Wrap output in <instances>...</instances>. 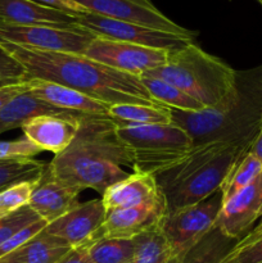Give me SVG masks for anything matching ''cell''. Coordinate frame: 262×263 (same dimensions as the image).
I'll use <instances>...</instances> for the list:
<instances>
[{"label": "cell", "instance_id": "cell-1", "mask_svg": "<svg viewBox=\"0 0 262 263\" xmlns=\"http://www.w3.org/2000/svg\"><path fill=\"white\" fill-rule=\"evenodd\" d=\"M20 61L30 79L64 85L107 104L159 105L149 95L140 77L104 66L84 54L41 51L0 41Z\"/></svg>", "mask_w": 262, "mask_h": 263}, {"label": "cell", "instance_id": "cell-2", "mask_svg": "<svg viewBox=\"0 0 262 263\" xmlns=\"http://www.w3.org/2000/svg\"><path fill=\"white\" fill-rule=\"evenodd\" d=\"M133 153L117 134L109 117L80 116V128L68 148L54 156L46 172L57 181L74 189H92L104 194L108 187L130 174Z\"/></svg>", "mask_w": 262, "mask_h": 263}, {"label": "cell", "instance_id": "cell-3", "mask_svg": "<svg viewBox=\"0 0 262 263\" xmlns=\"http://www.w3.org/2000/svg\"><path fill=\"white\" fill-rule=\"evenodd\" d=\"M171 116L193 145L217 141L249 148L262 127V64L236 71L234 86L213 107L198 112L171 109Z\"/></svg>", "mask_w": 262, "mask_h": 263}, {"label": "cell", "instance_id": "cell-4", "mask_svg": "<svg viewBox=\"0 0 262 263\" xmlns=\"http://www.w3.org/2000/svg\"><path fill=\"white\" fill-rule=\"evenodd\" d=\"M248 151L217 141L193 145L182 161L156 176L167 213L198 204L220 192L230 170Z\"/></svg>", "mask_w": 262, "mask_h": 263}, {"label": "cell", "instance_id": "cell-5", "mask_svg": "<svg viewBox=\"0 0 262 263\" xmlns=\"http://www.w3.org/2000/svg\"><path fill=\"white\" fill-rule=\"evenodd\" d=\"M143 76L163 80L208 108L217 104L230 91L235 84L236 71L222 59L190 43L179 50L170 51L163 66Z\"/></svg>", "mask_w": 262, "mask_h": 263}, {"label": "cell", "instance_id": "cell-6", "mask_svg": "<svg viewBox=\"0 0 262 263\" xmlns=\"http://www.w3.org/2000/svg\"><path fill=\"white\" fill-rule=\"evenodd\" d=\"M117 134L133 153L134 172L153 176L176 166L193 148L186 131L175 123L117 127Z\"/></svg>", "mask_w": 262, "mask_h": 263}, {"label": "cell", "instance_id": "cell-7", "mask_svg": "<svg viewBox=\"0 0 262 263\" xmlns=\"http://www.w3.org/2000/svg\"><path fill=\"white\" fill-rule=\"evenodd\" d=\"M222 205L220 192L198 204L166 213L161 229L176 258L185 259L215 230Z\"/></svg>", "mask_w": 262, "mask_h": 263}, {"label": "cell", "instance_id": "cell-8", "mask_svg": "<svg viewBox=\"0 0 262 263\" xmlns=\"http://www.w3.org/2000/svg\"><path fill=\"white\" fill-rule=\"evenodd\" d=\"M97 36L76 23L72 27L0 23V41L41 51L85 54Z\"/></svg>", "mask_w": 262, "mask_h": 263}, {"label": "cell", "instance_id": "cell-9", "mask_svg": "<svg viewBox=\"0 0 262 263\" xmlns=\"http://www.w3.org/2000/svg\"><path fill=\"white\" fill-rule=\"evenodd\" d=\"M76 23L94 33L97 37H105L110 40L148 46V48L161 49L169 53L179 50L190 43H195V37L190 36L177 35V33L151 28L136 23L113 20L90 12L77 14Z\"/></svg>", "mask_w": 262, "mask_h": 263}, {"label": "cell", "instance_id": "cell-10", "mask_svg": "<svg viewBox=\"0 0 262 263\" xmlns=\"http://www.w3.org/2000/svg\"><path fill=\"white\" fill-rule=\"evenodd\" d=\"M84 55L117 71L141 77L167 62L169 51L125 41L95 37Z\"/></svg>", "mask_w": 262, "mask_h": 263}, {"label": "cell", "instance_id": "cell-11", "mask_svg": "<svg viewBox=\"0 0 262 263\" xmlns=\"http://www.w3.org/2000/svg\"><path fill=\"white\" fill-rule=\"evenodd\" d=\"M90 13L136 23L182 36L197 37V32L177 25L164 15L152 0H72Z\"/></svg>", "mask_w": 262, "mask_h": 263}, {"label": "cell", "instance_id": "cell-12", "mask_svg": "<svg viewBox=\"0 0 262 263\" xmlns=\"http://www.w3.org/2000/svg\"><path fill=\"white\" fill-rule=\"evenodd\" d=\"M259 217H262V174L222 203L215 229L228 240L240 239Z\"/></svg>", "mask_w": 262, "mask_h": 263}, {"label": "cell", "instance_id": "cell-13", "mask_svg": "<svg viewBox=\"0 0 262 263\" xmlns=\"http://www.w3.org/2000/svg\"><path fill=\"white\" fill-rule=\"evenodd\" d=\"M105 215L102 199H92L77 204L58 220L48 223L44 230L73 248L97 241L98 233L105 221Z\"/></svg>", "mask_w": 262, "mask_h": 263}, {"label": "cell", "instance_id": "cell-14", "mask_svg": "<svg viewBox=\"0 0 262 263\" xmlns=\"http://www.w3.org/2000/svg\"><path fill=\"white\" fill-rule=\"evenodd\" d=\"M105 221L98 233L102 238L134 239L149 229L158 226L167 213L166 200L140 207L122 208L105 212Z\"/></svg>", "mask_w": 262, "mask_h": 263}, {"label": "cell", "instance_id": "cell-15", "mask_svg": "<svg viewBox=\"0 0 262 263\" xmlns=\"http://www.w3.org/2000/svg\"><path fill=\"white\" fill-rule=\"evenodd\" d=\"M81 115H45L32 118L22 126L23 135L43 152L62 153L76 138Z\"/></svg>", "mask_w": 262, "mask_h": 263}, {"label": "cell", "instance_id": "cell-16", "mask_svg": "<svg viewBox=\"0 0 262 263\" xmlns=\"http://www.w3.org/2000/svg\"><path fill=\"white\" fill-rule=\"evenodd\" d=\"M27 85L28 91L32 92L36 98L64 112L72 115L108 117L109 104L92 99L71 87L40 79H30Z\"/></svg>", "mask_w": 262, "mask_h": 263}, {"label": "cell", "instance_id": "cell-17", "mask_svg": "<svg viewBox=\"0 0 262 263\" xmlns=\"http://www.w3.org/2000/svg\"><path fill=\"white\" fill-rule=\"evenodd\" d=\"M164 199L156 176L134 172L105 190L102 202L105 212L122 208L154 204Z\"/></svg>", "mask_w": 262, "mask_h": 263}, {"label": "cell", "instance_id": "cell-18", "mask_svg": "<svg viewBox=\"0 0 262 263\" xmlns=\"http://www.w3.org/2000/svg\"><path fill=\"white\" fill-rule=\"evenodd\" d=\"M80 190L57 181L44 172L28 202V207L48 223L73 210L79 202Z\"/></svg>", "mask_w": 262, "mask_h": 263}, {"label": "cell", "instance_id": "cell-19", "mask_svg": "<svg viewBox=\"0 0 262 263\" xmlns=\"http://www.w3.org/2000/svg\"><path fill=\"white\" fill-rule=\"evenodd\" d=\"M77 14L38 4L30 0H0V23L18 26L72 27Z\"/></svg>", "mask_w": 262, "mask_h": 263}, {"label": "cell", "instance_id": "cell-20", "mask_svg": "<svg viewBox=\"0 0 262 263\" xmlns=\"http://www.w3.org/2000/svg\"><path fill=\"white\" fill-rule=\"evenodd\" d=\"M45 115L64 116L69 113L46 104L45 102L36 98L32 92L26 90L25 92L10 100L0 110V135L14 128H21L32 118Z\"/></svg>", "mask_w": 262, "mask_h": 263}, {"label": "cell", "instance_id": "cell-21", "mask_svg": "<svg viewBox=\"0 0 262 263\" xmlns=\"http://www.w3.org/2000/svg\"><path fill=\"white\" fill-rule=\"evenodd\" d=\"M69 249L62 239L43 230L2 259L9 263H57Z\"/></svg>", "mask_w": 262, "mask_h": 263}, {"label": "cell", "instance_id": "cell-22", "mask_svg": "<svg viewBox=\"0 0 262 263\" xmlns=\"http://www.w3.org/2000/svg\"><path fill=\"white\" fill-rule=\"evenodd\" d=\"M108 117L117 127L172 123L171 109L163 105L113 104L109 107Z\"/></svg>", "mask_w": 262, "mask_h": 263}, {"label": "cell", "instance_id": "cell-23", "mask_svg": "<svg viewBox=\"0 0 262 263\" xmlns=\"http://www.w3.org/2000/svg\"><path fill=\"white\" fill-rule=\"evenodd\" d=\"M134 240V257L131 263H186V259L176 258L171 246L158 226L144 231Z\"/></svg>", "mask_w": 262, "mask_h": 263}, {"label": "cell", "instance_id": "cell-24", "mask_svg": "<svg viewBox=\"0 0 262 263\" xmlns=\"http://www.w3.org/2000/svg\"><path fill=\"white\" fill-rule=\"evenodd\" d=\"M140 80L149 95L159 105L184 112H198L204 108L194 98L163 80L151 76H141Z\"/></svg>", "mask_w": 262, "mask_h": 263}, {"label": "cell", "instance_id": "cell-25", "mask_svg": "<svg viewBox=\"0 0 262 263\" xmlns=\"http://www.w3.org/2000/svg\"><path fill=\"white\" fill-rule=\"evenodd\" d=\"M262 174V163L252 153L247 152L233 166L228 176L221 184L220 194L222 203L234 194L248 186Z\"/></svg>", "mask_w": 262, "mask_h": 263}, {"label": "cell", "instance_id": "cell-26", "mask_svg": "<svg viewBox=\"0 0 262 263\" xmlns=\"http://www.w3.org/2000/svg\"><path fill=\"white\" fill-rule=\"evenodd\" d=\"M48 163L33 158L0 161V192L23 181L40 180Z\"/></svg>", "mask_w": 262, "mask_h": 263}, {"label": "cell", "instance_id": "cell-27", "mask_svg": "<svg viewBox=\"0 0 262 263\" xmlns=\"http://www.w3.org/2000/svg\"><path fill=\"white\" fill-rule=\"evenodd\" d=\"M133 239L102 238L89 246L92 263H131L134 257Z\"/></svg>", "mask_w": 262, "mask_h": 263}, {"label": "cell", "instance_id": "cell-28", "mask_svg": "<svg viewBox=\"0 0 262 263\" xmlns=\"http://www.w3.org/2000/svg\"><path fill=\"white\" fill-rule=\"evenodd\" d=\"M215 263H262V236L244 235Z\"/></svg>", "mask_w": 262, "mask_h": 263}, {"label": "cell", "instance_id": "cell-29", "mask_svg": "<svg viewBox=\"0 0 262 263\" xmlns=\"http://www.w3.org/2000/svg\"><path fill=\"white\" fill-rule=\"evenodd\" d=\"M40 180L23 181L0 192V218L28 205L30 198Z\"/></svg>", "mask_w": 262, "mask_h": 263}, {"label": "cell", "instance_id": "cell-30", "mask_svg": "<svg viewBox=\"0 0 262 263\" xmlns=\"http://www.w3.org/2000/svg\"><path fill=\"white\" fill-rule=\"evenodd\" d=\"M39 220L41 218L28 205L2 217L0 218V246H3L18 231L32 225Z\"/></svg>", "mask_w": 262, "mask_h": 263}, {"label": "cell", "instance_id": "cell-31", "mask_svg": "<svg viewBox=\"0 0 262 263\" xmlns=\"http://www.w3.org/2000/svg\"><path fill=\"white\" fill-rule=\"evenodd\" d=\"M28 80L30 76L23 64L0 44V87L23 84Z\"/></svg>", "mask_w": 262, "mask_h": 263}, {"label": "cell", "instance_id": "cell-32", "mask_svg": "<svg viewBox=\"0 0 262 263\" xmlns=\"http://www.w3.org/2000/svg\"><path fill=\"white\" fill-rule=\"evenodd\" d=\"M41 149L25 135L14 140L0 141V161L3 159L33 158L41 153Z\"/></svg>", "mask_w": 262, "mask_h": 263}, {"label": "cell", "instance_id": "cell-33", "mask_svg": "<svg viewBox=\"0 0 262 263\" xmlns=\"http://www.w3.org/2000/svg\"><path fill=\"white\" fill-rule=\"evenodd\" d=\"M46 225H48L46 221L39 220L36 221V222H33L32 225L27 226V228L18 231L17 234H14V235L10 239H8L3 246H0V259L4 258L8 254L13 253L14 251H17L20 247H22L23 244L27 243L30 239H32L33 236H36L39 233H41V231L46 228Z\"/></svg>", "mask_w": 262, "mask_h": 263}, {"label": "cell", "instance_id": "cell-34", "mask_svg": "<svg viewBox=\"0 0 262 263\" xmlns=\"http://www.w3.org/2000/svg\"><path fill=\"white\" fill-rule=\"evenodd\" d=\"M30 2L38 3V4L46 5V7L55 8V9L63 10V12L72 13V14H81V13H89V10L85 9L77 3L72 0H30Z\"/></svg>", "mask_w": 262, "mask_h": 263}, {"label": "cell", "instance_id": "cell-35", "mask_svg": "<svg viewBox=\"0 0 262 263\" xmlns=\"http://www.w3.org/2000/svg\"><path fill=\"white\" fill-rule=\"evenodd\" d=\"M90 244L73 247V248L69 249V251L67 252V253L57 263H92L89 256Z\"/></svg>", "mask_w": 262, "mask_h": 263}, {"label": "cell", "instance_id": "cell-36", "mask_svg": "<svg viewBox=\"0 0 262 263\" xmlns=\"http://www.w3.org/2000/svg\"><path fill=\"white\" fill-rule=\"evenodd\" d=\"M26 90H28L27 82L18 85H12V86L0 87V110L8 104L12 99H14L17 95L22 94Z\"/></svg>", "mask_w": 262, "mask_h": 263}, {"label": "cell", "instance_id": "cell-37", "mask_svg": "<svg viewBox=\"0 0 262 263\" xmlns=\"http://www.w3.org/2000/svg\"><path fill=\"white\" fill-rule=\"evenodd\" d=\"M249 153L253 154L257 159L262 163V127L259 130V133L257 134V136L254 138L253 143L249 146Z\"/></svg>", "mask_w": 262, "mask_h": 263}, {"label": "cell", "instance_id": "cell-38", "mask_svg": "<svg viewBox=\"0 0 262 263\" xmlns=\"http://www.w3.org/2000/svg\"><path fill=\"white\" fill-rule=\"evenodd\" d=\"M248 236H253V238H256V236H262V228H254L253 230L249 231L248 234H247Z\"/></svg>", "mask_w": 262, "mask_h": 263}, {"label": "cell", "instance_id": "cell-39", "mask_svg": "<svg viewBox=\"0 0 262 263\" xmlns=\"http://www.w3.org/2000/svg\"><path fill=\"white\" fill-rule=\"evenodd\" d=\"M257 228H262V220H261V222H259V225L257 226Z\"/></svg>", "mask_w": 262, "mask_h": 263}, {"label": "cell", "instance_id": "cell-40", "mask_svg": "<svg viewBox=\"0 0 262 263\" xmlns=\"http://www.w3.org/2000/svg\"><path fill=\"white\" fill-rule=\"evenodd\" d=\"M0 263H9V262H5V261H3V259H0Z\"/></svg>", "mask_w": 262, "mask_h": 263}, {"label": "cell", "instance_id": "cell-41", "mask_svg": "<svg viewBox=\"0 0 262 263\" xmlns=\"http://www.w3.org/2000/svg\"><path fill=\"white\" fill-rule=\"evenodd\" d=\"M257 2H258V3H259V4H261V5H262V0H257Z\"/></svg>", "mask_w": 262, "mask_h": 263}]
</instances>
